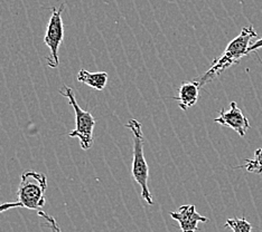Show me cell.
Returning <instances> with one entry per match:
<instances>
[{"label":"cell","instance_id":"cell-2","mask_svg":"<svg viewBox=\"0 0 262 232\" xmlns=\"http://www.w3.org/2000/svg\"><path fill=\"white\" fill-rule=\"evenodd\" d=\"M46 189L47 178L45 174L36 171L24 172L20 176L18 190H17V201L0 203V213L13 208L40 210L46 203Z\"/></svg>","mask_w":262,"mask_h":232},{"label":"cell","instance_id":"cell-7","mask_svg":"<svg viewBox=\"0 0 262 232\" xmlns=\"http://www.w3.org/2000/svg\"><path fill=\"white\" fill-rule=\"evenodd\" d=\"M170 217L180 223V228L182 232H196L199 229L200 222H207L208 219L206 217L201 216L196 211L195 205L186 204L182 205L177 211L169 212Z\"/></svg>","mask_w":262,"mask_h":232},{"label":"cell","instance_id":"cell-9","mask_svg":"<svg viewBox=\"0 0 262 232\" xmlns=\"http://www.w3.org/2000/svg\"><path fill=\"white\" fill-rule=\"evenodd\" d=\"M108 73L105 71H97V73H91L84 68L80 69L77 74V81L83 83L95 91H103L106 83H108Z\"/></svg>","mask_w":262,"mask_h":232},{"label":"cell","instance_id":"cell-6","mask_svg":"<svg viewBox=\"0 0 262 232\" xmlns=\"http://www.w3.org/2000/svg\"><path fill=\"white\" fill-rule=\"evenodd\" d=\"M214 122L234 130L242 138L247 134L248 130L250 128L249 120L244 116L242 111L237 107V104L235 102H232L230 104L229 111H220L219 116L214 120Z\"/></svg>","mask_w":262,"mask_h":232},{"label":"cell","instance_id":"cell-13","mask_svg":"<svg viewBox=\"0 0 262 232\" xmlns=\"http://www.w3.org/2000/svg\"><path fill=\"white\" fill-rule=\"evenodd\" d=\"M260 48H262V38H259L257 41H254L252 45H250V47L248 48V54Z\"/></svg>","mask_w":262,"mask_h":232},{"label":"cell","instance_id":"cell-5","mask_svg":"<svg viewBox=\"0 0 262 232\" xmlns=\"http://www.w3.org/2000/svg\"><path fill=\"white\" fill-rule=\"evenodd\" d=\"M63 10L64 4L59 6L58 8H52V15L44 37V43L51 50V56L46 57V61L52 68H57L59 65L58 48L64 38V25L62 20Z\"/></svg>","mask_w":262,"mask_h":232},{"label":"cell","instance_id":"cell-11","mask_svg":"<svg viewBox=\"0 0 262 232\" xmlns=\"http://www.w3.org/2000/svg\"><path fill=\"white\" fill-rule=\"evenodd\" d=\"M224 227L230 228L233 232H251L252 225L247 219H228L224 224Z\"/></svg>","mask_w":262,"mask_h":232},{"label":"cell","instance_id":"cell-1","mask_svg":"<svg viewBox=\"0 0 262 232\" xmlns=\"http://www.w3.org/2000/svg\"><path fill=\"white\" fill-rule=\"evenodd\" d=\"M257 36L258 35L252 26L243 27L241 33L226 46L222 56L213 62L211 68L205 74L194 81L198 83L200 87H202L206 85L207 83L214 81V79L221 75L226 68L239 64L241 59L248 55V48L251 45V40Z\"/></svg>","mask_w":262,"mask_h":232},{"label":"cell","instance_id":"cell-3","mask_svg":"<svg viewBox=\"0 0 262 232\" xmlns=\"http://www.w3.org/2000/svg\"><path fill=\"white\" fill-rule=\"evenodd\" d=\"M126 126L133 132L134 136V160H133V177L141 188V198L148 204L152 205L154 200L148 188V177H149V168L146 162L144 154V135L142 126L139 121L130 118Z\"/></svg>","mask_w":262,"mask_h":232},{"label":"cell","instance_id":"cell-10","mask_svg":"<svg viewBox=\"0 0 262 232\" xmlns=\"http://www.w3.org/2000/svg\"><path fill=\"white\" fill-rule=\"evenodd\" d=\"M236 169H244L249 173L261 174L262 173V148H258L254 152V158L246 160V163L243 165L236 166Z\"/></svg>","mask_w":262,"mask_h":232},{"label":"cell","instance_id":"cell-12","mask_svg":"<svg viewBox=\"0 0 262 232\" xmlns=\"http://www.w3.org/2000/svg\"><path fill=\"white\" fill-rule=\"evenodd\" d=\"M38 216H39L40 218H43V219L46 220L47 225H49L50 229H51V232H62V231H61V228L58 227L56 220H55L54 218H53L52 216H50L49 213H46V212H44V211L38 210Z\"/></svg>","mask_w":262,"mask_h":232},{"label":"cell","instance_id":"cell-8","mask_svg":"<svg viewBox=\"0 0 262 232\" xmlns=\"http://www.w3.org/2000/svg\"><path fill=\"white\" fill-rule=\"evenodd\" d=\"M200 85L195 81L184 83L178 89V96L174 97L180 103V107L183 111H187L189 107L194 106L199 100Z\"/></svg>","mask_w":262,"mask_h":232},{"label":"cell","instance_id":"cell-4","mask_svg":"<svg viewBox=\"0 0 262 232\" xmlns=\"http://www.w3.org/2000/svg\"><path fill=\"white\" fill-rule=\"evenodd\" d=\"M61 95L69 99L71 107H73L75 113V130L69 133L70 138H77L80 140V144L82 150L88 151L90 150L93 145V130L95 126V120L90 112L82 110L76 102L75 94L73 89L64 85L63 91H59Z\"/></svg>","mask_w":262,"mask_h":232}]
</instances>
